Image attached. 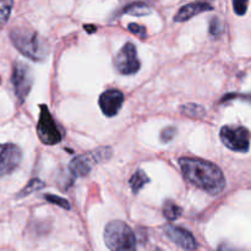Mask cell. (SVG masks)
I'll use <instances>...</instances> for the list:
<instances>
[{
	"mask_svg": "<svg viewBox=\"0 0 251 251\" xmlns=\"http://www.w3.org/2000/svg\"><path fill=\"white\" fill-rule=\"evenodd\" d=\"M179 166L184 178L201 190L211 195H218L225 190V174L215 163L200 158L181 157Z\"/></svg>",
	"mask_w": 251,
	"mask_h": 251,
	"instance_id": "cell-1",
	"label": "cell"
},
{
	"mask_svg": "<svg viewBox=\"0 0 251 251\" xmlns=\"http://www.w3.org/2000/svg\"><path fill=\"white\" fill-rule=\"evenodd\" d=\"M10 39L20 53L32 60L38 61L46 56V48L38 33L31 27H15L10 31Z\"/></svg>",
	"mask_w": 251,
	"mask_h": 251,
	"instance_id": "cell-2",
	"label": "cell"
},
{
	"mask_svg": "<svg viewBox=\"0 0 251 251\" xmlns=\"http://www.w3.org/2000/svg\"><path fill=\"white\" fill-rule=\"evenodd\" d=\"M105 245L110 250L126 251L136 249V237L131 228L122 221H112L104 230Z\"/></svg>",
	"mask_w": 251,
	"mask_h": 251,
	"instance_id": "cell-3",
	"label": "cell"
},
{
	"mask_svg": "<svg viewBox=\"0 0 251 251\" xmlns=\"http://www.w3.org/2000/svg\"><path fill=\"white\" fill-rule=\"evenodd\" d=\"M112 149L110 147H100L90 153L76 156L70 162L69 171L75 176H85L91 172V169L100 162L108 161L112 157Z\"/></svg>",
	"mask_w": 251,
	"mask_h": 251,
	"instance_id": "cell-4",
	"label": "cell"
},
{
	"mask_svg": "<svg viewBox=\"0 0 251 251\" xmlns=\"http://www.w3.org/2000/svg\"><path fill=\"white\" fill-rule=\"evenodd\" d=\"M221 141L226 147L235 152H245L250 149V132L247 127L237 125H226L220 131Z\"/></svg>",
	"mask_w": 251,
	"mask_h": 251,
	"instance_id": "cell-5",
	"label": "cell"
},
{
	"mask_svg": "<svg viewBox=\"0 0 251 251\" xmlns=\"http://www.w3.org/2000/svg\"><path fill=\"white\" fill-rule=\"evenodd\" d=\"M37 134L39 140L44 145H56L63 140V134L59 130L55 120L51 117L48 107L46 104L41 105L38 124H37Z\"/></svg>",
	"mask_w": 251,
	"mask_h": 251,
	"instance_id": "cell-6",
	"label": "cell"
},
{
	"mask_svg": "<svg viewBox=\"0 0 251 251\" xmlns=\"http://www.w3.org/2000/svg\"><path fill=\"white\" fill-rule=\"evenodd\" d=\"M11 81L17 100H20V103L25 102L33 85V75L28 65L22 61H17L14 65Z\"/></svg>",
	"mask_w": 251,
	"mask_h": 251,
	"instance_id": "cell-7",
	"label": "cell"
},
{
	"mask_svg": "<svg viewBox=\"0 0 251 251\" xmlns=\"http://www.w3.org/2000/svg\"><path fill=\"white\" fill-rule=\"evenodd\" d=\"M115 69L123 75H134L140 70L141 63L137 56L136 47L134 43L127 42L115 56Z\"/></svg>",
	"mask_w": 251,
	"mask_h": 251,
	"instance_id": "cell-8",
	"label": "cell"
},
{
	"mask_svg": "<svg viewBox=\"0 0 251 251\" xmlns=\"http://www.w3.org/2000/svg\"><path fill=\"white\" fill-rule=\"evenodd\" d=\"M22 152L14 144H0V176L12 173L20 166Z\"/></svg>",
	"mask_w": 251,
	"mask_h": 251,
	"instance_id": "cell-9",
	"label": "cell"
},
{
	"mask_svg": "<svg viewBox=\"0 0 251 251\" xmlns=\"http://www.w3.org/2000/svg\"><path fill=\"white\" fill-rule=\"evenodd\" d=\"M123 103H124V95L119 90H107L100 97V109L103 114L109 118L115 117L119 113Z\"/></svg>",
	"mask_w": 251,
	"mask_h": 251,
	"instance_id": "cell-10",
	"label": "cell"
},
{
	"mask_svg": "<svg viewBox=\"0 0 251 251\" xmlns=\"http://www.w3.org/2000/svg\"><path fill=\"white\" fill-rule=\"evenodd\" d=\"M164 234L179 248L185 250H195L199 248L198 242L189 230L176 226H167L164 228Z\"/></svg>",
	"mask_w": 251,
	"mask_h": 251,
	"instance_id": "cell-11",
	"label": "cell"
},
{
	"mask_svg": "<svg viewBox=\"0 0 251 251\" xmlns=\"http://www.w3.org/2000/svg\"><path fill=\"white\" fill-rule=\"evenodd\" d=\"M211 10H213V6L206 1L190 2V4L184 5L183 7L179 9V11L174 16V21L185 22L188 20L193 19L194 16H198V15L202 14V12L211 11Z\"/></svg>",
	"mask_w": 251,
	"mask_h": 251,
	"instance_id": "cell-12",
	"label": "cell"
},
{
	"mask_svg": "<svg viewBox=\"0 0 251 251\" xmlns=\"http://www.w3.org/2000/svg\"><path fill=\"white\" fill-rule=\"evenodd\" d=\"M150 181V178L146 176L142 169H137L134 173V176L130 178V186H131V190L134 194H137L147 183Z\"/></svg>",
	"mask_w": 251,
	"mask_h": 251,
	"instance_id": "cell-13",
	"label": "cell"
},
{
	"mask_svg": "<svg viewBox=\"0 0 251 251\" xmlns=\"http://www.w3.org/2000/svg\"><path fill=\"white\" fill-rule=\"evenodd\" d=\"M181 215H183V210H181L180 206H178L172 200H167L166 202H164L163 216L167 218V220L173 222V221L178 220Z\"/></svg>",
	"mask_w": 251,
	"mask_h": 251,
	"instance_id": "cell-14",
	"label": "cell"
},
{
	"mask_svg": "<svg viewBox=\"0 0 251 251\" xmlns=\"http://www.w3.org/2000/svg\"><path fill=\"white\" fill-rule=\"evenodd\" d=\"M151 7L145 2H134L124 9L125 14L132 15V16H146V15L151 14Z\"/></svg>",
	"mask_w": 251,
	"mask_h": 251,
	"instance_id": "cell-15",
	"label": "cell"
},
{
	"mask_svg": "<svg viewBox=\"0 0 251 251\" xmlns=\"http://www.w3.org/2000/svg\"><path fill=\"white\" fill-rule=\"evenodd\" d=\"M44 186H46V184H44L42 180H39V179H32V180H29L28 184H27V185L20 191L17 198L20 199V198H25V196L27 195H31L32 193H36V191L41 190V189H43Z\"/></svg>",
	"mask_w": 251,
	"mask_h": 251,
	"instance_id": "cell-16",
	"label": "cell"
},
{
	"mask_svg": "<svg viewBox=\"0 0 251 251\" xmlns=\"http://www.w3.org/2000/svg\"><path fill=\"white\" fill-rule=\"evenodd\" d=\"M184 115L190 118H202L206 114L205 108L199 104H185L180 108Z\"/></svg>",
	"mask_w": 251,
	"mask_h": 251,
	"instance_id": "cell-17",
	"label": "cell"
},
{
	"mask_svg": "<svg viewBox=\"0 0 251 251\" xmlns=\"http://www.w3.org/2000/svg\"><path fill=\"white\" fill-rule=\"evenodd\" d=\"M14 0H0V25L6 24L11 15Z\"/></svg>",
	"mask_w": 251,
	"mask_h": 251,
	"instance_id": "cell-18",
	"label": "cell"
},
{
	"mask_svg": "<svg viewBox=\"0 0 251 251\" xmlns=\"http://www.w3.org/2000/svg\"><path fill=\"white\" fill-rule=\"evenodd\" d=\"M44 199H46L48 202L59 206V207L64 208V210H69V208H70V203H69L68 200H65V199H63V198H59V196H56V195L47 194V195H44Z\"/></svg>",
	"mask_w": 251,
	"mask_h": 251,
	"instance_id": "cell-19",
	"label": "cell"
},
{
	"mask_svg": "<svg viewBox=\"0 0 251 251\" xmlns=\"http://www.w3.org/2000/svg\"><path fill=\"white\" fill-rule=\"evenodd\" d=\"M223 25L222 22L220 21V19L217 17H213L210 22V33L212 34L213 37H220L221 34L223 33Z\"/></svg>",
	"mask_w": 251,
	"mask_h": 251,
	"instance_id": "cell-20",
	"label": "cell"
},
{
	"mask_svg": "<svg viewBox=\"0 0 251 251\" xmlns=\"http://www.w3.org/2000/svg\"><path fill=\"white\" fill-rule=\"evenodd\" d=\"M248 4H249V0H233V9H234L235 14L239 16L245 15L248 10Z\"/></svg>",
	"mask_w": 251,
	"mask_h": 251,
	"instance_id": "cell-21",
	"label": "cell"
},
{
	"mask_svg": "<svg viewBox=\"0 0 251 251\" xmlns=\"http://www.w3.org/2000/svg\"><path fill=\"white\" fill-rule=\"evenodd\" d=\"M127 28H129L130 32H132L134 34L139 36L140 38H146L147 31H146V28H145L144 26H141V25L130 24L129 26H127Z\"/></svg>",
	"mask_w": 251,
	"mask_h": 251,
	"instance_id": "cell-22",
	"label": "cell"
},
{
	"mask_svg": "<svg viewBox=\"0 0 251 251\" xmlns=\"http://www.w3.org/2000/svg\"><path fill=\"white\" fill-rule=\"evenodd\" d=\"M174 136H176V129L174 127H166L161 132V141L169 142Z\"/></svg>",
	"mask_w": 251,
	"mask_h": 251,
	"instance_id": "cell-23",
	"label": "cell"
}]
</instances>
